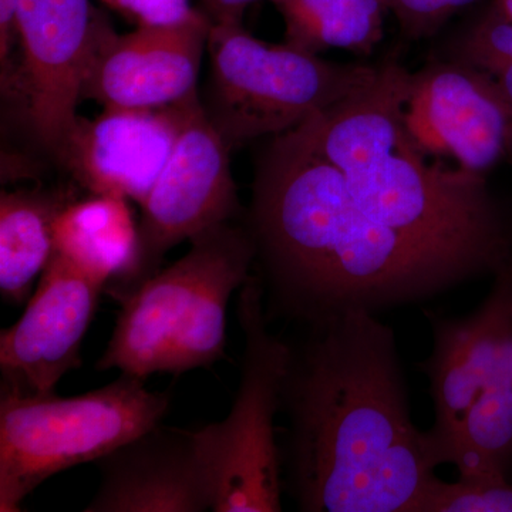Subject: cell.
<instances>
[{
  "label": "cell",
  "mask_w": 512,
  "mask_h": 512,
  "mask_svg": "<svg viewBox=\"0 0 512 512\" xmlns=\"http://www.w3.org/2000/svg\"><path fill=\"white\" fill-rule=\"evenodd\" d=\"M305 328L282 384L284 490L306 512H413L436 468L393 329L367 311Z\"/></svg>",
  "instance_id": "6da1fadb"
},
{
  "label": "cell",
  "mask_w": 512,
  "mask_h": 512,
  "mask_svg": "<svg viewBox=\"0 0 512 512\" xmlns=\"http://www.w3.org/2000/svg\"><path fill=\"white\" fill-rule=\"evenodd\" d=\"M248 229L268 320L309 326L349 311L376 315L487 275L367 217L301 127L272 137L261 154Z\"/></svg>",
  "instance_id": "7a4b0ae2"
},
{
  "label": "cell",
  "mask_w": 512,
  "mask_h": 512,
  "mask_svg": "<svg viewBox=\"0 0 512 512\" xmlns=\"http://www.w3.org/2000/svg\"><path fill=\"white\" fill-rule=\"evenodd\" d=\"M410 77L394 60L375 79L302 123L367 217L497 275L512 268V214L487 178L430 157L404 121Z\"/></svg>",
  "instance_id": "3957f363"
},
{
  "label": "cell",
  "mask_w": 512,
  "mask_h": 512,
  "mask_svg": "<svg viewBox=\"0 0 512 512\" xmlns=\"http://www.w3.org/2000/svg\"><path fill=\"white\" fill-rule=\"evenodd\" d=\"M256 248L249 229L222 222L191 239V249L120 296L116 328L96 370L180 376L227 359V308L244 285Z\"/></svg>",
  "instance_id": "277c9868"
},
{
  "label": "cell",
  "mask_w": 512,
  "mask_h": 512,
  "mask_svg": "<svg viewBox=\"0 0 512 512\" xmlns=\"http://www.w3.org/2000/svg\"><path fill=\"white\" fill-rule=\"evenodd\" d=\"M121 373L113 383L74 397L0 386V511L22 510L47 478L96 463L161 423L170 394Z\"/></svg>",
  "instance_id": "5b68a950"
},
{
  "label": "cell",
  "mask_w": 512,
  "mask_h": 512,
  "mask_svg": "<svg viewBox=\"0 0 512 512\" xmlns=\"http://www.w3.org/2000/svg\"><path fill=\"white\" fill-rule=\"evenodd\" d=\"M208 116L229 146L279 136L375 79L379 64L336 63L212 23Z\"/></svg>",
  "instance_id": "8992f818"
},
{
  "label": "cell",
  "mask_w": 512,
  "mask_h": 512,
  "mask_svg": "<svg viewBox=\"0 0 512 512\" xmlns=\"http://www.w3.org/2000/svg\"><path fill=\"white\" fill-rule=\"evenodd\" d=\"M237 313L244 332L237 397L224 420L204 427L218 478L214 512H278L285 490L274 421L289 342L269 330L259 275L239 288Z\"/></svg>",
  "instance_id": "52a82bcc"
},
{
  "label": "cell",
  "mask_w": 512,
  "mask_h": 512,
  "mask_svg": "<svg viewBox=\"0 0 512 512\" xmlns=\"http://www.w3.org/2000/svg\"><path fill=\"white\" fill-rule=\"evenodd\" d=\"M227 143L198 93L190 97L180 134L141 207L136 268L114 301L160 271L164 255L185 239L239 214Z\"/></svg>",
  "instance_id": "ba28073f"
},
{
  "label": "cell",
  "mask_w": 512,
  "mask_h": 512,
  "mask_svg": "<svg viewBox=\"0 0 512 512\" xmlns=\"http://www.w3.org/2000/svg\"><path fill=\"white\" fill-rule=\"evenodd\" d=\"M433 350L423 365L429 377L434 423L424 431L434 468L446 464L467 414L488 394L512 386V268L494 276L490 295L466 318L427 312Z\"/></svg>",
  "instance_id": "9c48e42d"
},
{
  "label": "cell",
  "mask_w": 512,
  "mask_h": 512,
  "mask_svg": "<svg viewBox=\"0 0 512 512\" xmlns=\"http://www.w3.org/2000/svg\"><path fill=\"white\" fill-rule=\"evenodd\" d=\"M404 121L427 156L468 173L485 177L511 153L512 110L495 77L444 57L412 73Z\"/></svg>",
  "instance_id": "30bf717a"
},
{
  "label": "cell",
  "mask_w": 512,
  "mask_h": 512,
  "mask_svg": "<svg viewBox=\"0 0 512 512\" xmlns=\"http://www.w3.org/2000/svg\"><path fill=\"white\" fill-rule=\"evenodd\" d=\"M211 28L202 12L180 25L117 35L97 15L82 100L97 101L103 109H158L187 99L197 93Z\"/></svg>",
  "instance_id": "8fae6325"
},
{
  "label": "cell",
  "mask_w": 512,
  "mask_h": 512,
  "mask_svg": "<svg viewBox=\"0 0 512 512\" xmlns=\"http://www.w3.org/2000/svg\"><path fill=\"white\" fill-rule=\"evenodd\" d=\"M99 13L90 0H19V87L37 140L55 156L77 116Z\"/></svg>",
  "instance_id": "7c38bea8"
},
{
  "label": "cell",
  "mask_w": 512,
  "mask_h": 512,
  "mask_svg": "<svg viewBox=\"0 0 512 512\" xmlns=\"http://www.w3.org/2000/svg\"><path fill=\"white\" fill-rule=\"evenodd\" d=\"M96 466L100 485L87 512H204L217 503V470L204 427L157 424Z\"/></svg>",
  "instance_id": "4fadbf2b"
},
{
  "label": "cell",
  "mask_w": 512,
  "mask_h": 512,
  "mask_svg": "<svg viewBox=\"0 0 512 512\" xmlns=\"http://www.w3.org/2000/svg\"><path fill=\"white\" fill-rule=\"evenodd\" d=\"M104 285L55 254L15 325L0 333V386L23 393L55 392L82 366V343Z\"/></svg>",
  "instance_id": "5bb4252c"
},
{
  "label": "cell",
  "mask_w": 512,
  "mask_h": 512,
  "mask_svg": "<svg viewBox=\"0 0 512 512\" xmlns=\"http://www.w3.org/2000/svg\"><path fill=\"white\" fill-rule=\"evenodd\" d=\"M190 97L158 109L77 116L55 157L90 194L141 205L173 151Z\"/></svg>",
  "instance_id": "9a60e30c"
},
{
  "label": "cell",
  "mask_w": 512,
  "mask_h": 512,
  "mask_svg": "<svg viewBox=\"0 0 512 512\" xmlns=\"http://www.w3.org/2000/svg\"><path fill=\"white\" fill-rule=\"evenodd\" d=\"M126 198L92 194L69 202L55 221L56 252L104 285L119 291L133 274L140 231Z\"/></svg>",
  "instance_id": "2e32d148"
},
{
  "label": "cell",
  "mask_w": 512,
  "mask_h": 512,
  "mask_svg": "<svg viewBox=\"0 0 512 512\" xmlns=\"http://www.w3.org/2000/svg\"><path fill=\"white\" fill-rule=\"evenodd\" d=\"M67 192L3 191L0 197V293L22 305L56 254L55 221L72 202Z\"/></svg>",
  "instance_id": "e0dca14e"
},
{
  "label": "cell",
  "mask_w": 512,
  "mask_h": 512,
  "mask_svg": "<svg viewBox=\"0 0 512 512\" xmlns=\"http://www.w3.org/2000/svg\"><path fill=\"white\" fill-rule=\"evenodd\" d=\"M285 23L286 45L320 56L329 50L370 55L384 36L387 0H269Z\"/></svg>",
  "instance_id": "ac0fdd59"
},
{
  "label": "cell",
  "mask_w": 512,
  "mask_h": 512,
  "mask_svg": "<svg viewBox=\"0 0 512 512\" xmlns=\"http://www.w3.org/2000/svg\"><path fill=\"white\" fill-rule=\"evenodd\" d=\"M444 59L498 76L512 64V19L488 5L458 33Z\"/></svg>",
  "instance_id": "d6986e66"
},
{
  "label": "cell",
  "mask_w": 512,
  "mask_h": 512,
  "mask_svg": "<svg viewBox=\"0 0 512 512\" xmlns=\"http://www.w3.org/2000/svg\"><path fill=\"white\" fill-rule=\"evenodd\" d=\"M413 512H512V484L508 478L468 477L446 483L434 476Z\"/></svg>",
  "instance_id": "ffe728a7"
},
{
  "label": "cell",
  "mask_w": 512,
  "mask_h": 512,
  "mask_svg": "<svg viewBox=\"0 0 512 512\" xmlns=\"http://www.w3.org/2000/svg\"><path fill=\"white\" fill-rule=\"evenodd\" d=\"M481 0H387L400 32L409 40L433 37L461 10Z\"/></svg>",
  "instance_id": "44dd1931"
},
{
  "label": "cell",
  "mask_w": 512,
  "mask_h": 512,
  "mask_svg": "<svg viewBox=\"0 0 512 512\" xmlns=\"http://www.w3.org/2000/svg\"><path fill=\"white\" fill-rule=\"evenodd\" d=\"M136 28L180 25L201 15L190 0H101Z\"/></svg>",
  "instance_id": "7402d4cb"
},
{
  "label": "cell",
  "mask_w": 512,
  "mask_h": 512,
  "mask_svg": "<svg viewBox=\"0 0 512 512\" xmlns=\"http://www.w3.org/2000/svg\"><path fill=\"white\" fill-rule=\"evenodd\" d=\"M19 0H0V60L2 64L9 62L10 53L18 43L16 33V15Z\"/></svg>",
  "instance_id": "603a6c76"
},
{
  "label": "cell",
  "mask_w": 512,
  "mask_h": 512,
  "mask_svg": "<svg viewBox=\"0 0 512 512\" xmlns=\"http://www.w3.org/2000/svg\"><path fill=\"white\" fill-rule=\"evenodd\" d=\"M258 0H201L212 23H242L245 10Z\"/></svg>",
  "instance_id": "cb8c5ba5"
},
{
  "label": "cell",
  "mask_w": 512,
  "mask_h": 512,
  "mask_svg": "<svg viewBox=\"0 0 512 512\" xmlns=\"http://www.w3.org/2000/svg\"><path fill=\"white\" fill-rule=\"evenodd\" d=\"M495 80H497L500 92L512 110V64L498 74V76H495Z\"/></svg>",
  "instance_id": "d4e9b609"
},
{
  "label": "cell",
  "mask_w": 512,
  "mask_h": 512,
  "mask_svg": "<svg viewBox=\"0 0 512 512\" xmlns=\"http://www.w3.org/2000/svg\"><path fill=\"white\" fill-rule=\"evenodd\" d=\"M490 6L505 18L512 19V0H491Z\"/></svg>",
  "instance_id": "484cf974"
},
{
  "label": "cell",
  "mask_w": 512,
  "mask_h": 512,
  "mask_svg": "<svg viewBox=\"0 0 512 512\" xmlns=\"http://www.w3.org/2000/svg\"><path fill=\"white\" fill-rule=\"evenodd\" d=\"M508 163H510L512 165V148H511V153H510V156H508Z\"/></svg>",
  "instance_id": "4316f807"
}]
</instances>
